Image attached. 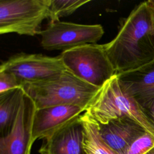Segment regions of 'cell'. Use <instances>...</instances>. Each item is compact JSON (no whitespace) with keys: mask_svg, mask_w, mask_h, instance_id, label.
<instances>
[{"mask_svg":"<svg viewBox=\"0 0 154 154\" xmlns=\"http://www.w3.org/2000/svg\"><path fill=\"white\" fill-rule=\"evenodd\" d=\"M103 46L116 74L154 60V25L145 1L120 19L117 35Z\"/></svg>","mask_w":154,"mask_h":154,"instance_id":"6da1fadb","label":"cell"},{"mask_svg":"<svg viewBox=\"0 0 154 154\" xmlns=\"http://www.w3.org/2000/svg\"><path fill=\"white\" fill-rule=\"evenodd\" d=\"M22 88L36 109L76 105L85 110L100 89L80 79L68 70L55 79L25 85Z\"/></svg>","mask_w":154,"mask_h":154,"instance_id":"7a4b0ae2","label":"cell"},{"mask_svg":"<svg viewBox=\"0 0 154 154\" xmlns=\"http://www.w3.org/2000/svg\"><path fill=\"white\" fill-rule=\"evenodd\" d=\"M99 124L120 117H129L154 137V128L135 99L127 91L117 74L107 81L85 111Z\"/></svg>","mask_w":154,"mask_h":154,"instance_id":"3957f363","label":"cell"},{"mask_svg":"<svg viewBox=\"0 0 154 154\" xmlns=\"http://www.w3.org/2000/svg\"><path fill=\"white\" fill-rule=\"evenodd\" d=\"M59 56L67 70L96 87L100 88L116 74L103 45L79 46L62 51Z\"/></svg>","mask_w":154,"mask_h":154,"instance_id":"277c9868","label":"cell"},{"mask_svg":"<svg viewBox=\"0 0 154 154\" xmlns=\"http://www.w3.org/2000/svg\"><path fill=\"white\" fill-rule=\"evenodd\" d=\"M51 0H1L0 34H39L43 20L49 18Z\"/></svg>","mask_w":154,"mask_h":154,"instance_id":"5b68a950","label":"cell"},{"mask_svg":"<svg viewBox=\"0 0 154 154\" xmlns=\"http://www.w3.org/2000/svg\"><path fill=\"white\" fill-rule=\"evenodd\" d=\"M66 70L60 56L41 54H17L0 66V71L12 73L22 87L55 79Z\"/></svg>","mask_w":154,"mask_h":154,"instance_id":"8992f818","label":"cell"},{"mask_svg":"<svg viewBox=\"0 0 154 154\" xmlns=\"http://www.w3.org/2000/svg\"><path fill=\"white\" fill-rule=\"evenodd\" d=\"M104 32L100 24H79L59 20L49 22L39 35L40 45L44 49L64 51L86 44L96 43Z\"/></svg>","mask_w":154,"mask_h":154,"instance_id":"52a82bcc","label":"cell"},{"mask_svg":"<svg viewBox=\"0 0 154 154\" xmlns=\"http://www.w3.org/2000/svg\"><path fill=\"white\" fill-rule=\"evenodd\" d=\"M35 109L34 102L24 91L10 131L0 138V154H31L32 127Z\"/></svg>","mask_w":154,"mask_h":154,"instance_id":"ba28073f","label":"cell"},{"mask_svg":"<svg viewBox=\"0 0 154 154\" xmlns=\"http://www.w3.org/2000/svg\"><path fill=\"white\" fill-rule=\"evenodd\" d=\"M85 111L76 105H58L36 109L34 115L31 143L45 140L78 118Z\"/></svg>","mask_w":154,"mask_h":154,"instance_id":"9c48e42d","label":"cell"},{"mask_svg":"<svg viewBox=\"0 0 154 154\" xmlns=\"http://www.w3.org/2000/svg\"><path fill=\"white\" fill-rule=\"evenodd\" d=\"M98 126L103 140L119 154H127L134 142L147 132L138 123L129 117L115 119L104 124L98 123Z\"/></svg>","mask_w":154,"mask_h":154,"instance_id":"30bf717a","label":"cell"},{"mask_svg":"<svg viewBox=\"0 0 154 154\" xmlns=\"http://www.w3.org/2000/svg\"><path fill=\"white\" fill-rule=\"evenodd\" d=\"M84 127L80 116L44 140L40 154H87L83 146Z\"/></svg>","mask_w":154,"mask_h":154,"instance_id":"8fae6325","label":"cell"},{"mask_svg":"<svg viewBox=\"0 0 154 154\" xmlns=\"http://www.w3.org/2000/svg\"><path fill=\"white\" fill-rule=\"evenodd\" d=\"M117 75L140 107L154 99V60L139 68Z\"/></svg>","mask_w":154,"mask_h":154,"instance_id":"7c38bea8","label":"cell"},{"mask_svg":"<svg viewBox=\"0 0 154 154\" xmlns=\"http://www.w3.org/2000/svg\"><path fill=\"white\" fill-rule=\"evenodd\" d=\"M24 91L22 87L0 94L1 137L10 131L20 108Z\"/></svg>","mask_w":154,"mask_h":154,"instance_id":"4fadbf2b","label":"cell"},{"mask_svg":"<svg viewBox=\"0 0 154 154\" xmlns=\"http://www.w3.org/2000/svg\"><path fill=\"white\" fill-rule=\"evenodd\" d=\"M84 127L83 146L87 154H119L103 140L98 123L85 112L80 116Z\"/></svg>","mask_w":154,"mask_h":154,"instance_id":"5bb4252c","label":"cell"},{"mask_svg":"<svg viewBox=\"0 0 154 154\" xmlns=\"http://www.w3.org/2000/svg\"><path fill=\"white\" fill-rule=\"evenodd\" d=\"M90 0H51L49 22L59 21L61 17L71 15Z\"/></svg>","mask_w":154,"mask_h":154,"instance_id":"9a60e30c","label":"cell"},{"mask_svg":"<svg viewBox=\"0 0 154 154\" xmlns=\"http://www.w3.org/2000/svg\"><path fill=\"white\" fill-rule=\"evenodd\" d=\"M127 154H154V137L145 133L134 142Z\"/></svg>","mask_w":154,"mask_h":154,"instance_id":"2e32d148","label":"cell"},{"mask_svg":"<svg viewBox=\"0 0 154 154\" xmlns=\"http://www.w3.org/2000/svg\"><path fill=\"white\" fill-rule=\"evenodd\" d=\"M20 87L22 86L14 75L8 72L0 71V94Z\"/></svg>","mask_w":154,"mask_h":154,"instance_id":"e0dca14e","label":"cell"},{"mask_svg":"<svg viewBox=\"0 0 154 154\" xmlns=\"http://www.w3.org/2000/svg\"><path fill=\"white\" fill-rule=\"evenodd\" d=\"M141 108L149 123L154 128V99L152 100L147 104L141 106Z\"/></svg>","mask_w":154,"mask_h":154,"instance_id":"ac0fdd59","label":"cell"},{"mask_svg":"<svg viewBox=\"0 0 154 154\" xmlns=\"http://www.w3.org/2000/svg\"><path fill=\"white\" fill-rule=\"evenodd\" d=\"M145 2L149 9V11L150 14V16L154 25V0H148V1H146Z\"/></svg>","mask_w":154,"mask_h":154,"instance_id":"d6986e66","label":"cell"}]
</instances>
